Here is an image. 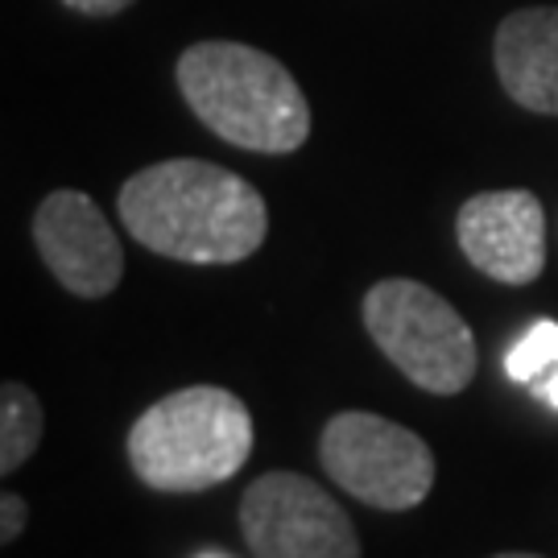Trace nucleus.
Listing matches in <instances>:
<instances>
[{"label": "nucleus", "mask_w": 558, "mask_h": 558, "mask_svg": "<svg viewBox=\"0 0 558 558\" xmlns=\"http://www.w3.org/2000/svg\"><path fill=\"white\" fill-rule=\"evenodd\" d=\"M120 220L137 244L186 265H236L265 244L257 186L199 158L145 166L120 186Z\"/></svg>", "instance_id": "nucleus-1"}, {"label": "nucleus", "mask_w": 558, "mask_h": 558, "mask_svg": "<svg viewBox=\"0 0 558 558\" xmlns=\"http://www.w3.org/2000/svg\"><path fill=\"white\" fill-rule=\"evenodd\" d=\"M191 112L248 154H294L311 137V108L294 75L244 41H199L179 59Z\"/></svg>", "instance_id": "nucleus-2"}, {"label": "nucleus", "mask_w": 558, "mask_h": 558, "mask_svg": "<svg viewBox=\"0 0 558 558\" xmlns=\"http://www.w3.org/2000/svg\"><path fill=\"white\" fill-rule=\"evenodd\" d=\"M253 456L248 405L220 385H191L154 401L129 430V463L154 493H203Z\"/></svg>", "instance_id": "nucleus-3"}, {"label": "nucleus", "mask_w": 558, "mask_h": 558, "mask_svg": "<svg viewBox=\"0 0 558 558\" xmlns=\"http://www.w3.org/2000/svg\"><path fill=\"white\" fill-rule=\"evenodd\" d=\"M364 327L385 356L435 398L463 393L476 377V339L459 311L410 278L377 281L364 294Z\"/></svg>", "instance_id": "nucleus-4"}, {"label": "nucleus", "mask_w": 558, "mask_h": 558, "mask_svg": "<svg viewBox=\"0 0 558 558\" xmlns=\"http://www.w3.org/2000/svg\"><path fill=\"white\" fill-rule=\"evenodd\" d=\"M319 459L348 497L389 513L414 509L435 488L430 447L414 430L364 410H343L323 426Z\"/></svg>", "instance_id": "nucleus-5"}, {"label": "nucleus", "mask_w": 558, "mask_h": 558, "mask_svg": "<svg viewBox=\"0 0 558 558\" xmlns=\"http://www.w3.org/2000/svg\"><path fill=\"white\" fill-rule=\"evenodd\" d=\"M240 530L257 558H360L343 505L299 472H265L240 500Z\"/></svg>", "instance_id": "nucleus-6"}, {"label": "nucleus", "mask_w": 558, "mask_h": 558, "mask_svg": "<svg viewBox=\"0 0 558 558\" xmlns=\"http://www.w3.org/2000/svg\"><path fill=\"white\" fill-rule=\"evenodd\" d=\"M34 244L59 286L80 299H108L124 278L117 232L83 191H54L41 199L34 216Z\"/></svg>", "instance_id": "nucleus-7"}, {"label": "nucleus", "mask_w": 558, "mask_h": 558, "mask_svg": "<svg viewBox=\"0 0 558 558\" xmlns=\"http://www.w3.org/2000/svg\"><path fill=\"white\" fill-rule=\"evenodd\" d=\"M456 236L480 274L530 286L546 265V216L530 191H484L459 207Z\"/></svg>", "instance_id": "nucleus-8"}, {"label": "nucleus", "mask_w": 558, "mask_h": 558, "mask_svg": "<svg viewBox=\"0 0 558 558\" xmlns=\"http://www.w3.org/2000/svg\"><path fill=\"white\" fill-rule=\"evenodd\" d=\"M493 62L521 108L558 117V9H521L500 21Z\"/></svg>", "instance_id": "nucleus-9"}, {"label": "nucleus", "mask_w": 558, "mask_h": 558, "mask_svg": "<svg viewBox=\"0 0 558 558\" xmlns=\"http://www.w3.org/2000/svg\"><path fill=\"white\" fill-rule=\"evenodd\" d=\"M41 430H46V414H41V401L17 385V380H4L0 389V472H17L25 459L38 451Z\"/></svg>", "instance_id": "nucleus-10"}, {"label": "nucleus", "mask_w": 558, "mask_h": 558, "mask_svg": "<svg viewBox=\"0 0 558 558\" xmlns=\"http://www.w3.org/2000/svg\"><path fill=\"white\" fill-rule=\"evenodd\" d=\"M555 364H558V323L542 319L509 348L505 373H509V380H518V385H534V380L546 377Z\"/></svg>", "instance_id": "nucleus-11"}, {"label": "nucleus", "mask_w": 558, "mask_h": 558, "mask_svg": "<svg viewBox=\"0 0 558 558\" xmlns=\"http://www.w3.org/2000/svg\"><path fill=\"white\" fill-rule=\"evenodd\" d=\"M25 521H29V505L21 497H13V493H4L0 497V542H17Z\"/></svg>", "instance_id": "nucleus-12"}, {"label": "nucleus", "mask_w": 558, "mask_h": 558, "mask_svg": "<svg viewBox=\"0 0 558 558\" xmlns=\"http://www.w3.org/2000/svg\"><path fill=\"white\" fill-rule=\"evenodd\" d=\"M62 4L75 13H87V17H112V13H124L133 0H62Z\"/></svg>", "instance_id": "nucleus-13"}, {"label": "nucleus", "mask_w": 558, "mask_h": 558, "mask_svg": "<svg viewBox=\"0 0 558 558\" xmlns=\"http://www.w3.org/2000/svg\"><path fill=\"white\" fill-rule=\"evenodd\" d=\"M530 393H534L538 401H546V405H555V410H558V364H555V368H550V373H546L542 380H534V385H530Z\"/></svg>", "instance_id": "nucleus-14"}, {"label": "nucleus", "mask_w": 558, "mask_h": 558, "mask_svg": "<svg viewBox=\"0 0 558 558\" xmlns=\"http://www.w3.org/2000/svg\"><path fill=\"white\" fill-rule=\"evenodd\" d=\"M497 558H538V555H497Z\"/></svg>", "instance_id": "nucleus-15"}, {"label": "nucleus", "mask_w": 558, "mask_h": 558, "mask_svg": "<svg viewBox=\"0 0 558 558\" xmlns=\"http://www.w3.org/2000/svg\"><path fill=\"white\" fill-rule=\"evenodd\" d=\"M203 558H220V555H203Z\"/></svg>", "instance_id": "nucleus-16"}]
</instances>
